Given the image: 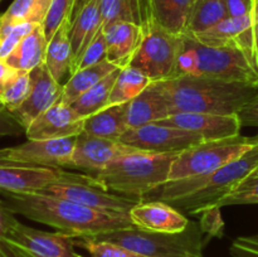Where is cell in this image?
<instances>
[{"label": "cell", "instance_id": "obj_1", "mask_svg": "<svg viewBox=\"0 0 258 257\" xmlns=\"http://www.w3.org/2000/svg\"><path fill=\"white\" fill-rule=\"evenodd\" d=\"M8 208L30 221L47 224L72 237H93L106 232L133 228L128 214L102 212L68 199L40 191L12 193L0 190Z\"/></svg>", "mask_w": 258, "mask_h": 257}, {"label": "cell", "instance_id": "obj_2", "mask_svg": "<svg viewBox=\"0 0 258 257\" xmlns=\"http://www.w3.org/2000/svg\"><path fill=\"white\" fill-rule=\"evenodd\" d=\"M257 165L258 144L241 158L213 173L166 181L144 196L141 202H165L183 214L204 213L218 208L222 199L231 193Z\"/></svg>", "mask_w": 258, "mask_h": 257}, {"label": "cell", "instance_id": "obj_3", "mask_svg": "<svg viewBox=\"0 0 258 257\" xmlns=\"http://www.w3.org/2000/svg\"><path fill=\"white\" fill-rule=\"evenodd\" d=\"M165 97L170 115L180 112L233 115L258 95V87L197 76L153 82Z\"/></svg>", "mask_w": 258, "mask_h": 257}, {"label": "cell", "instance_id": "obj_4", "mask_svg": "<svg viewBox=\"0 0 258 257\" xmlns=\"http://www.w3.org/2000/svg\"><path fill=\"white\" fill-rule=\"evenodd\" d=\"M179 153L139 150L118 156L105 168L90 174L95 184L110 193L141 201L144 196L169 181Z\"/></svg>", "mask_w": 258, "mask_h": 257}, {"label": "cell", "instance_id": "obj_5", "mask_svg": "<svg viewBox=\"0 0 258 257\" xmlns=\"http://www.w3.org/2000/svg\"><path fill=\"white\" fill-rule=\"evenodd\" d=\"M183 75L258 87V72L238 44H203L186 33L178 62V76Z\"/></svg>", "mask_w": 258, "mask_h": 257}, {"label": "cell", "instance_id": "obj_6", "mask_svg": "<svg viewBox=\"0 0 258 257\" xmlns=\"http://www.w3.org/2000/svg\"><path fill=\"white\" fill-rule=\"evenodd\" d=\"M92 238L121 244L146 257H203V248L212 238L202 223L190 222L180 233H156L133 227L97 234Z\"/></svg>", "mask_w": 258, "mask_h": 257}, {"label": "cell", "instance_id": "obj_7", "mask_svg": "<svg viewBox=\"0 0 258 257\" xmlns=\"http://www.w3.org/2000/svg\"><path fill=\"white\" fill-rule=\"evenodd\" d=\"M257 144L258 135L248 138L241 134L219 140L202 141L179 153L171 165L169 180L213 173L241 158Z\"/></svg>", "mask_w": 258, "mask_h": 257}, {"label": "cell", "instance_id": "obj_8", "mask_svg": "<svg viewBox=\"0 0 258 257\" xmlns=\"http://www.w3.org/2000/svg\"><path fill=\"white\" fill-rule=\"evenodd\" d=\"M183 50V35L169 33L154 24L144 33V39L130 66L143 72L151 82L178 77V62Z\"/></svg>", "mask_w": 258, "mask_h": 257}, {"label": "cell", "instance_id": "obj_9", "mask_svg": "<svg viewBox=\"0 0 258 257\" xmlns=\"http://www.w3.org/2000/svg\"><path fill=\"white\" fill-rule=\"evenodd\" d=\"M40 193L68 199L96 211L122 214L130 213L131 209L141 202L100 188L95 184L92 176L86 173H73L70 179L50 184Z\"/></svg>", "mask_w": 258, "mask_h": 257}, {"label": "cell", "instance_id": "obj_10", "mask_svg": "<svg viewBox=\"0 0 258 257\" xmlns=\"http://www.w3.org/2000/svg\"><path fill=\"white\" fill-rule=\"evenodd\" d=\"M76 138L55 140H27L15 146L0 149V164L70 168Z\"/></svg>", "mask_w": 258, "mask_h": 257}, {"label": "cell", "instance_id": "obj_11", "mask_svg": "<svg viewBox=\"0 0 258 257\" xmlns=\"http://www.w3.org/2000/svg\"><path fill=\"white\" fill-rule=\"evenodd\" d=\"M118 141L151 153H180L204 140L198 134L183 128L149 123L130 128L118 139Z\"/></svg>", "mask_w": 258, "mask_h": 257}, {"label": "cell", "instance_id": "obj_12", "mask_svg": "<svg viewBox=\"0 0 258 257\" xmlns=\"http://www.w3.org/2000/svg\"><path fill=\"white\" fill-rule=\"evenodd\" d=\"M7 243L32 257H78L75 237L59 231H40L19 221L8 234Z\"/></svg>", "mask_w": 258, "mask_h": 257}, {"label": "cell", "instance_id": "obj_13", "mask_svg": "<svg viewBox=\"0 0 258 257\" xmlns=\"http://www.w3.org/2000/svg\"><path fill=\"white\" fill-rule=\"evenodd\" d=\"M30 82L29 95L22 105L10 111L25 130L38 116L59 102L63 90V85L53 78L45 63L30 71Z\"/></svg>", "mask_w": 258, "mask_h": 257}, {"label": "cell", "instance_id": "obj_14", "mask_svg": "<svg viewBox=\"0 0 258 257\" xmlns=\"http://www.w3.org/2000/svg\"><path fill=\"white\" fill-rule=\"evenodd\" d=\"M139 150L140 149L126 145L121 141L97 138L82 133L76 138L70 168L78 169L86 174H92L105 168L118 156Z\"/></svg>", "mask_w": 258, "mask_h": 257}, {"label": "cell", "instance_id": "obj_15", "mask_svg": "<svg viewBox=\"0 0 258 257\" xmlns=\"http://www.w3.org/2000/svg\"><path fill=\"white\" fill-rule=\"evenodd\" d=\"M155 123L198 134L204 141L237 136L241 134L242 128L237 113L216 115V113L180 112L168 116Z\"/></svg>", "mask_w": 258, "mask_h": 257}, {"label": "cell", "instance_id": "obj_16", "mask_svg": "<svg viewBox=\"0 0 258 257\" xmlns=\"http://www.w3.org/2000/svg\"><path fill=\"white\" fill-rule=\"evenodd\" d=\"M86 118L81 117L71 105L58 102L38 116L25 130L28 140H55L77 138L83 133Z\"/></svg>", "mask_w": 258, "mask_h": 257}, {"label": "cell", "instance_id": "obj_17", "mask_svg": "<svg viewBox=\"0 0 258 257\" xmlns=\"http://www.w3.org/2000/svg\"><path fill=\"white\" fill-rule=\"evenodd\" d=\"M72 171L62 168L0 164V190L12 193L40 191L57 181L70 179Z\"/></svg>", "mask_w": 258, "mask_h": 257}, {"label": "cell", "instance_id": "obj_18", "mask_svg": "<svg viewBox=\"0 0 258 257\" xmlns=\"http://www.w3.org/2000/svg\"><path fill=\"white\" fill-rule=\"evenodd\" d=\"M128 216L135 227L156 233H180L190 223L185 214L160 201L140 202L131 209Z\"/></svg>", "mask_w": 258, "mask_h": 257}, {"label": "cell", "instance_id": "obj_19", "mask_svg": "<svg viewBox=\"0 0 258 257\" xmlns=\"http://www.w3.org/2000/svg\"><path fill=\"white\" fill-rule=\"evenodd\" d=\"M107 54L106 59L117 68L130 66L144 39V30L138 24L118 20L105 28Z\"/></svg>", "mask_w": 258, "mask_h": 257}, {"label": "cell", "instance_id": "obj_20", "mask_svg": "<svg viewBox=\"0 0 258 257\" xmlns=\"http://www.w3.org/2000/svg\"><path fill=\"white\" fill-rule=\"evenodd\" d=\"M170 116V110L163 93L151 83L144 92L127 102L126 123L130 128L155 123Z\"/></svg>", "mask_w": 258, "mask_h": 257}, {"label": "cell", "instance_id": "obj_21", "mask_svg": "<svg viewBox=\"0 0 258 257\" xmlns=\"http://www.w3.org/2000/svg\"><path fill=\"white\" fill-rule=\"evenodd\" d=\"M102 28L101 0H90L78 13L77 17L71 22L70 25V40L73 48V54H75L71 75L75 71L77 63L80 62L85 50Z\"/></svg>", "mask_w": 258, "mask_h": 257}, {"label": "cell", "instance_id": "obj_22", "mask_svg": "<svg viewBox=\"0 0 258 257\" xmlns=\"http://www.w3.org/2000/svg\"><path fill=\"white\" fill-rule=\"evenodd\" d=\"M48 39L43 24H38L25 35L14 50L5 58V65L12 70L30 72L38 66L45 63Z\"/></svg>", "mask_w": 258, "mask_h": 257}, {"label": "cell", "instance_id": "obj_23", "mask_svg": "<svg viewBox=\"0 0 258 257\" xmlns=\"http://www.w3.org/2000/svg\"><path fill=\"white\" fill-rule=\"evenodd\" d=\"M71 20L63 23L48 42L45 66L57 82H62L67 75L71 76L73 67V48L70 40Z\"/></svg>", "mask_w": 258, "mask_h": 257}, {"label": "cell", "instance_id": "obj_24", "mask_svg": "<svg viewBox=\"0 0 258 257\" xmlns=\"http://www.w3.org/2000/svg\"><path fill=\"white\" fill-rule=\"evenodd\" d=\"M196 0H151L154 24L176 35L186 33Z\"/></svg>", "mask_w": 258, "mask_h": 257}, {"label": "cell", "instance_id": "obj_25", "mask_svg": "<svg viewBox=\"0 0 258 257\" xmlns=\"http://www.w3.org/2000/svg\"><path fill=\"white\" fill-rule=\"evenodd\" d=\"M127 103L115 105L101 110L85 120L83 133L110 140H117L128 130L126 123Z\"/></svg>", "mask_w": 258, "mask_h": 257}, {"label": "cell", "instance_id": "obj_26", "mask_svg": "<svg viewBox=\"0 0 258 257\" xmlns=\"http://www.w3.org/2000/svg\"><path fill=\"white\" fill-rule=\"evenodd\" d=\"M116 68L117 67L108 62L107 59H103L97 65L76 71L72 76H70L67 82L63 85L60 102L71 105Z\"/></svg>", "mask_w": 258, "mask_h": 257}, {"label": "cell", "instance_id": "obj_27", "mask_svg": "<svg viewBox=\"0 0 258 257\" xmlns=\"http://www.w3.org/2000/svg\"><path fill=\"white\" fill-rule=\"evenodd\" d=\"M52 0H14L0 15V37L22 23L43 24Z\"/></svg>", "mask_w": 258, "mask_h": 257}, {"label": "cell", "instance_id": "obj_28", "mask_svg": "<svg viewBox=\"0 0 258 257\" xmlns=\"http://www.w3.org/2000/svg\"><path fill=\"white\" fill-rule=\"evenodd\" d=\"M253 23V10L242 17H227L218 24L199 34H190L198 42L209 45H226L236 42L237 38L246 32Z\"/></svg>", "mask_w": 258, "mask_h": 257}, {"label": "cell", "instance_id": "obj_29", "mask_svg": "<svg viewBox=\"0 0 258 257\" xmlns=\"http://www.w3.org/2000/svg\"><path fill=\"white\" fill-rule=\"evenodd\" d=\"M151 83L153 82L150 78L146 77L143 72L134 68L133 66L122 68L116 78L106 107L130 102L144 92Z\"/></svg>", "mask_w": 258, "mask_h": 257}, {"label": "cell", "instance_id": "obj_30", "mask_svg": "<svg viewBox=\"0 0 258 257\" xmlns=\"http://www.w3.org/2000/svg\"><path fill=\"white\" fill-rule=\"evenodd\" d=\"M122 68H116L115 71L106 76L102 81L93 86L92 88L83 93L81 97H78L75 102L71 103L73 110L83 118H87L95 113L100 112L101 110L106 108L107 106L108 97L112 91L115 81L117 78L118 73Z\"/></svg>", "mask_w": 258, "mask_h": 257}, {"label": "cell", "instance_id": "obj_31", "mask_svg": "<svg viewBox=\"0 0 258 257\" xmlns=\"http://www.w3.org/2000/svg\"><path fill=\"white\" fill-rule=\"evenodd\" d=\"M228 17L224 0H196L188 22L186 33L199 34L211 29Z\"/></svg>", "mask_w": 258, "mask_h": 257}, {"label": "cell", "instance_id": "obj_32", "mask_svg": "<svg viewBox=\"0 0 258 257\" xmlns=\"http://www.w3.org/2000/svg\"><path fill=\"white\" fill-rule=\"evenodd\" d=\"M30 85V72L10 68L0 81V103L7 110L13 111L29 95Z\"/></svg>", "mask_w": 258, "mask_h": 257}, {"label": "cell", "instance_id": "obj_33", "mask_svg": "<svg viewBox=\"0 0 258 257\" xmlns=\"http://www.w3.org/2000/svg\"><path fill=\"white\" fill-rule=\"evenodd\" d=\"M103 29L118 20L133 22L139 25V0H101Z\"/></svg>", "mask_w": 258, "mask_h": 257}, {"label": "cell", "instance_id": "obj_34", "mask_svg": "<svg viewBox=\"0 0 258 257\" xmlns=\"http://www.w3.org/2000/svg\"><path fill=\"white\" fill-rule=\"evenodd\" d=\"M75 244L76 247L86 249L91 257H146L121 244L101 241L92 237H75Z\"/></svg>", "mask_w": 258, "mask_h": 257}, {"label": "cell", "instance_id": "obj_35", "mask_svg": "<svg viewBox=\"0 0 258 257\" xmlns=\"http://www.w3.org/2000/svg\"><path fill=\"white\" fill-rule=\"evenodd\" d=\"M242 204H258V165L231 193L222 199L218 208Z\"/></svg>", "mask_w": 258, "mask_h": 257}, {"label": "cell", "instance_id": "obj_36", "mask_svg": "<svg viewBox=\"0 0 258 257\" xmlns=\"http://www.w3.org/2000/svg\"><path fill=\"white\" fill-rule=\"evenodd\" d=\"M73 5H75V0H52L47 17L43 23L48 42L52 39V37L63 23L71 20Z\"/></svg>", "mask_w": 258, "mask_h": 257}, {"label": "cell", "instance_id": "obj_37", "mask_svg": "<svg viewBox=\"0 0 258 257\" xmlns=\"http://www.w3.org/2000/svg\"><path fill=\"white\" fill-rule=\"evenodd\" d=\"M236 44H238L244 53L247 54L248 59L253 65L258 72V4L257 0H254L253 7V23L251 27L242 33L236 39Z\"/></svg>", "mask_w": 258, "mask_h": 257}, {"label": "cell", "instance_id": "obj_38", "mask_svg": "<svg viewBox=\"0 0 258 257\" xmlns=\"http://www.w3.org/2000/svg\"><path fill=\"white\" fill-rule=\"evenodd\" d=\"M106 54H107V45H106L105 30H103L102 28V29L97 33V35L93 38V40L91 42V44L88 45L87 49L85 50V53H83L82 57H81L80 62L76 66L73 73L78 70H82V68L97 65L101 60L106 59Z\"/></svg>", "mask_w": 258, "mask_h": 257}, {"label": "cell", "instance_id": "obj_39", "mask_svg": "<svg viewBox=\"0 0 258 257\" xmlns=\"http://www.w3.org/2000/svg\"><path fill=\"white\" fill-rule=\"evenodd\" d=\"M38 24L33 23H22L10 28L7 33L0 37V59L5 60V58L17 48V45L22 42L25 35L29 34Z\"/></svg>", "mask_w": 258, "mask_h": 257}, {"label": "cell", "instance_id": "obj_40", "mask_svg": "<svg viewBox=\"0 0 258 257\" xmlns=\"http://www.w3.org/2000/svg\"><path fill=\"white\" fill-rule=\"evenodd\" d=\"M17 222L18 219L14 217V213L8 208L7 203L4 201H0V257H5L9 252L7 238Z\"/></svg>", "mask_w": 258, "mask_h": 257}, {"label": "cell", "instance_id": "obj_41", "mask_svg": "<svg viewBox=\"0 0 258 257\" xmlns=\"http://www.w3.org/2000/svg\"><path fill=\"white\" fill-rule=\"evenodd\" d=\"M229 253L232 257H258V234L236 238L231 244Z\"/></svg>", "mask_w": 258, "mask_h": 257}, {"label": "cell", "instance_id": "obj_42", "mask_svg": "<svg viewBox=\"0 0 258 257\" xmlns=\"http://www.w3.org/2000/svg\"><path fill=\"white\" fill-rule=\"evenodd\" d=\"M22 134H25V128L12 112L0 103V139L5 136H19Z\"/></svg>", "mask_w": 258, "mask_h": 257}, {"label": "cell", "instance_id": "obj_43", "mask_svg": "<svg viewBox=\"0 0 258 257\" xmlns=\"http://www.w3.org/2000/svg\"><path fill=\"white\" fill-rule=\"evenodd\" d=\"M238 120L242 127L251 126V127H258V95L247 102L241 110L237 112Z\"/></svg>", "mask_w": 258, "mask_h": 257}, {"label": "cell", "instance_id": "obj_44", "mask_svg": "<svg viewBox=\"0 0 258 257\" xmlns=\"http://www.w3.org/2000/svg\"><path fill=\"white\" fill-rule=\"evenodd\" d=\"M228 17H242L253 10L254 0H224Z\"/></svg>", "mask_w": 258, "mask_h": 257}, {"label": "cell", "instance_id": "obj_45", "mask_svg": "<svg viewBox=\"0 0 258 257\" xmlns=\"http://www.w3.org/2000/svg\"><path fill=\"white\" fill-rule=\"evenodd\" d=\"M139 10H140L139 27H140L144 32H146L149 28H151L154 25L151 0H139Z\"/></svg>", "mask_w": 258, "mask_h": 257}, {"label": "cell", "instance_id": "obj_46", "mask_svg": "<svg viewBox=\"0 0 258 257\" xmlns=\"http://www.w3.org/2000/svg\"><path fill=\"white\" fill-rule=\"evenodd\" d=\"M90 0H75V5H73V10H72V15H71V22L77 17L78 13L82 10V8L85 7Z\"/></svg>", "mask_w": 258, "mask_h": 257}, {"label": "cell", "instance_id": "obj_47", "mask_svg": "<svg viewBox=\"0 0 258 257\" xmlns=\"http://www.w3.org/2000/svg\"><path fill=\"white\" fill-rule=\"evenodd\" d=\"M7 257H32V256L25 253V252L20 251V249L15 248V247L9 246V253L7 254Z\"/></svg>", "mask_w": 258, "mask_h": 257}, {"label": "cell", "instance_id": "obj_48", "mask_svg": "<svg viewBox=\"0 0 258 257\" xmlns=\"http://www.w3.org/2000/svg\"><path fill=\"white\" fill-rule=\"evenodd\" d=\"M9 70H10V67H8V66L5 65L4 60L0 59V81H2V78L4 77L8 72H9Z\"/></svg>", "mask_w": 258, "mask_h": 257}, {"label": "cell", "instance_id": "obj_49", "mask_svg": "<svg viewBox=\"0 0 258 257\" xmlns=\"http://www.w3.org/2000/svg\"><path fill=\"white\" fill-rule=\"evenodd\" d=\"M78 257H85V256H82V254H78Z\"/></svg>", "mask_w": 258, "mask_h": 257}, {"label": "cell", "instance_id": "obj_50", "mask_svg": "<svg viewBox=\"0 0 258 257\" xmlns=\"http://www.w3.org/2000/svg\"><path fill=\"white\" fill-rule=\"evenodd\" d=\"M257 3H258V0H257Z\"/></svg>", "mask_w": 258, "mask_h": 257}, {"label": "cell", "instance_id": "obj_51", "mask_svg": "<svg viewBox=\"0 0 258 257\" xmlns=\"http://www.w3.org/2000/svg\"><path fill=\"white\" fill-rule=\"evenodd\" d=\"M0 2H2V0H0Z\"/></svg>", "mask_w": 258, "mask_h": 257}, {"label": "cell", "instance_id": "obj_52", "mask_svg": "<svg viewBox=\"0 0 258 257\" xmlns=\"http://www.w3.org/2000/svg\"><path fill=\"white\" fill-rule=\"evenodd\" d=\"M257 4H258V3H257Z\"/></svg>", "mask_w": 258, "mask_h": 257}]
</instances>
